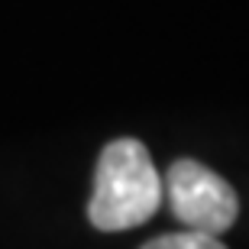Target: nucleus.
<instances>
[{
    "label": "nucleus",
    "mask_w": 249,
    "mask_h": 249,
    "mask_svg": "<svg viewBox=\"0 0 249 249\" xmlns=\"http://www.w3.org/2000/svg\"><path fill=\"white\" fill-rule=\"evenodd\" d=\"M162 175L139 139H113L101 149L94 168L88 220L101 233L133 230L162 207Z\"/></svg>",
    "instance_id": "obj_1"
},
{
    "label": "nucleus",
    "mask_w": 249,
    "mask_h": 249,
    "mask_svg": "<svg viewBox=\"0 0 249 249\" xmlns=\"http://www.w3.org/2000/svg\"><path fill=\"white\" fill-rule=\"evenodd\" d=\"M162 194L168 197V207L188 230H204L220 236L230 230L240 213V197L223 175L211 172L194 159H178L165 172Z\"/></svg>",
    "instance_id": "obj_2"
},
{
    "label": "nucleus",
    "mask_w": 249,
    "mask_h": 249,
    "mask_svg": "<svg viewBox=\"0 0 249 249\" xmlns=\"http://www.w3.org/2000/svg\"><path fill=\"white\" fill-rule=\"evenodd\" d=\"M139 249H227L220 243V236L204 230H181V233H165V236H156L149 240L146 246Z\"/></svg>",
    "instance_id": "obj_3"
}]
</instances>
